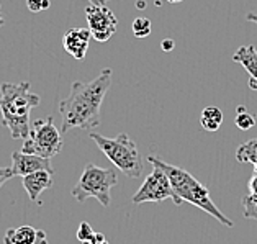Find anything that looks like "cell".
<instances>
[{"instance_id":"603a6c76","label":"cell","mask_w":257,"mask_h":244,"mask_svg":"<svg viewBox=\"0 0 257 244\" xmlns=\"http://www.w3.org/2000/svg\"><path fill=\"white\" fill-rule=\"evenodd\" d=\"M82 244H108V241L105 239V236L95 233V236H93V239H92V241H85V242H82Z\"/></svg>"},{"instance_id":"44dd1931","label":"cell","mask_w":257,"mask_h":244,"mask_svg":"<svg viewBox=\"0 0 257 244\" xmlns=\"http://www.w3.org/2000/svg\"><path fill=\"white\" fill-rule=\"evenodd\" d=\"M27 7L33 14H38V12L43 10V0H27Z\"/></svg>"},{"instance_id":"7c38bea8","label":"cell","mask_w":257,"mask_h":244,"mask_svg":"<svg viewBox=\"0 0 257 244\" xmlns=\"http://www.w3.org/2000/svg\"><path fill=\"white\" fill-rule=\"evenodd\" d=\"M53 174L51 171H38L33 174H28V176L22 177V184L27 190L28 197L31 202H38L40 195L46 189H51L54 180H53Z\"/></svg>"},{"instance_id":"7a4b0ae2","label":"cell","mask_w":257,"mask_h":244,"mask_svg":"<svg viewBox=\"0 0 257 244\" xmlns=\"http://www.w3.org/2000/svg\"><path fill=\"white\" fill-rule=\"evenodd\" d=\"M40 95L30 90V82L0 85L2 125L9 128L12 140H27L30 135V111L38 107Z\"/></svg>"},{"instance_id":"277c9868","label":"cell","mask_w":257,"mask_h":244,"mask_svg":"<svg viewBox=\"0 0 257 244\" xmlns=\"http://www.w3.org/2000/svg\"><path fill=\"white\" fill-rule=\"evenodd\" d=\"M92 141L100 148L106 158H108L113 166L118 167L124 176L130 179H138L143 174V159L138 151L136 143L131 140L126 133H121L115 138H106L98 133H90Z\"/></svg>"},{"instance_id":"f546056e","label":"cell","mask_w":257,"mask_h":244,"mask_svg":"<svg viewBox=\"0 0 257 244\" xmlns=\"http://www.w3.org/2000/svg\"><path fill=\"white\" fill-rule=\"evenodd\" d=\"M254 172L257 174V162H255V164H254Z\"/></svg>"},{"instance_id":"4316f807","label":"cell","mask_w":257,"mask_h":244,"mask_svg":"<svg viewBox=\"0 0 257 244\" xmlns=\"http://www.w3.org/2000/svg\"><path fill=\"white\" fill-rule=\"evenodd\" d=\"M49 7V0H43V10H46Z\"/></svg>"},{"instance_id":"6da1fadb","label":"cell","mask_w":257,"mask_h":244,"mask_svg":"<svg viewBox=\"0 0 257 244\" xmlns=\"http://www.w3.org/2000/svg\"><path fill=\"white\" fill-rule=\"evenodd\" d=\"M111 87V69H103L90 82H74L71 93L59 103L61 133L98 127L100 108Z\"/></svg>"},{"instance_id":"9a60e30c","label":"cell","mask_w":257,"mask_h":244,"mask_svg":"<svg viewBox=\"0 0 257 244\" xmlns=\"http://www.w3.org/2000/svg\"><path fill=\"white\" fill-rule=\"evenodd\" d=\"M236 159L242 164H255L257 162V138L249 140L236 149Z\"/></svg>"},{"instance_id":"5b68a950","label":"cell","mask_w":257,"mask_h":244,"mask_svg":"<svg viewBox=\"0 0 257 244\" xmlns=\"http://www.w3.org/2000/svg\"><path fill=\"white\" fill-rule=\"evenodd\" d=\"M116 182L115 169H103L95 164H87L76 187L71 190V195L77 202H85L87 198L93 197L98 200L103 208H106L111 202L110 190L111 187L116 185Z\"/></svg>"},{"instance_id":"30bf717a","label":"cell","mask_w":257,"mask_h":244,"mask_svg":"<svg viewBox=\"0 0 257 244\" xmlns=\"http://www.w3.org/2000/svg\"><path fill=\"white\" fill-rule=\"evenodd\" d=\"M92 40V31L89 28H71L62 36V46L74 59H84Z\"/></svg>"},{"instance_id":"d6986e66","label":"cell","mask_w":257,"mask_h":244,"mask_svg":"<svg viewBox=\"0 0 257 244\" xmlns=\"http://www.w3.org/2000/svg\"><path fill=\"white\" fill-rule=\"evenodd\" d=\"M93 236H95V231L92 229V226L87 221H82L79 224L77 228V239L80 242H85V241H92Z\"/></svg>"},{"instance_id":"8992f818","label":"cell","mask_w":257,"mask_h":244,"mask_svg":"<svg viewBox=\"0 0 257 244\" xmlns=\"http://www.w3.org/2000/svg\"><path fill=\"white\" fill-rule=\"evenodd\" d=\"M62 133L54 127L53 116H48L45 120H35L31 123L30 135L27 140H23L22 153L36 154L41 158L51 159L61 151L62 148Z\"/></svg>"},{"instance_id":"3957f363","label":"cell","mask_w":257,"mask_h":244,"mask_svg":"<svg viewBox=\"0 0 257 244\" xmlns=\"http://www.w3.org/2000/svg\"><path fill=\"white\" fill-rule=\"evenodd\" d=\"M148 161L151 162L153 166L159 167L166 172V176L169 177V180H171V185H172L175 197L179 198L180 203L189 202L192 205H195L197 208L206 211V213L211 215L215 220L224 224V226H228V228L233 226L234 223L231 221L226 215H223L218 206L213 203L208 189H206L203 184H200L192 174H189L187 171H184V169H180L177 166L169 164V162L159 159L158 156H154V154L148 156Z\"/></svg>"},{"instance_id":"e0dca14e","label":"cell","mask_w":257,"mask_h":244,"mask_svg":"<svg viewBox=\"0 0 257 244\" xmlns=\"http://www.w3.org/2000/svg\"><path fill=\"white\" fill-rule=\"evenodd\" d=\"M133 35L136 38H146L151 33V20L146 17H138L133 22Z\"/></svg>"},{"instance_id":"ac0fdd59","label":"cell","mask_w":257,"mask_h":244,"mask_svg":"<svg viewBox=\"0 0 257 244\" xmlns=\"http://www.w3.org/2000/svg\"><path fill=\"white\" fill-rule=\"evenodd\" d=\"M242 213L246 218H252L257 220V195L247 193L246 197H242Z\"/></svg>"},{"instance_id":"2e32d148","label":"cell","mask_w":257,"mask_h":244,"mask_svg":"<svg viewBox=\"0 0 257 244\" xmlns=\"http://www.w3.org/2000/svg\"><path fill=\"white\" fill-rule=\"evenodd\" d=\"M237 113H236V118H234V123L236 127L242 130V131H247L250 128L255 127V118L249 113V111L246 110V107H237Z\"/></svg>"},{"instance_id":"8fae6325","label":"cell","mask_w":257,"mask_h":244,"mask_svg":"<svg viewBox=\"0 0 257 244\" xmlns=\"http://www.w3.org/2000/svg\"><path fill=\"white\" fill-rule=\"evenodd\" d=\"M4 244H48V236L43 229L18 226L7 229L4 236Z\"/></svg>"},{"instance_id":"52a82bcc","label":"cell","mask_w":257,"mask_h":244,"mask_svg":"<svg viewBox=\"0 0 257 244\" xmlns=\"http://www.w3.org/2000/svg\"><path fill=\"white\" fill-rule=\"evenodd\" d=\"M153 172L144 179V182L138 189V192L133 195V203L141 205L146 202H162L166 198H172L175 205H180L179 198L175 197L172 190L171 180L166 176V172L162 169L153 166Z\"/></svg>"},{"instance_id":"ffe728a7","label":"cell","mask_w":257,"mask_h":244,"mask_svg":"<svg viewBox=\"0 0 257 244\" xmlns=\"http://www.w3.org/2000/svg\"><path fill=\"white\" fill-rule=\"evenodd\" d=\"M10 177H14L12 169L10 167H0V189H2V185L7 182Z\"/></svg>"},{"instance_id":"4fadbf2b","label":"cell","mask_w":257,"mask_h":244,"mask_svg":"<svg viewBox=\"0 0 257 244\" xmlns=\"http://www.w3.org/2000/svg\"><path fill=\"white\" fill-rule=\"evenodd\" d=\"M233 61L246 69L250 77L257 79V48L254 45L237 48L233 54Z\"/></svg>"},{"instance_id":"484cf974","label":"cell","mask_w":257,"mask_h":244,"mask_svg":"<svg viewBox=\"0 0 257 244\" xmlns=\"http://www.w3.org/2000/svg\"><path fill=\"white\" fill-rule=\"evenodd\" d=\"M87 2H90V5H105L108 0H87Z\"/></svg>"},{"instance_id":"ba28073f","label":"cell","mask_w":257,"mask_h":244,"mask_svg":"<svg viewBox=\"0 0 257 244\" xmlns=\"http://www.w3.org/2000/svg\"><path fill=\"white\" fill-rule=\"evenodd\" d=\"M89 30L92 31V38L98 43L108 41L118 30V20L115 14L106 5H90L85 10Z\"/></svg>"},{"instance_id":"83f0119b","label":"cell","mask_w":257,"mask_h":244,"mask_svg":"<svg viewBox=\"0 0 257 244\" xmlns=\"http://www.w3.org/2000/svg\"><path fill=\"white\" fill-rule=\"evenodd\" d=\"M4 25H5V20H4V17H2V15H0V28H2V27H4Z\"/></svg>"},{"instance_id":"7402d4cb","label":"cell","mask_w":257,"mask_h":244,"mask_svg":"<svg viewBox=\"0 0 257 244\" xmlns=\"http://www.w3.org/2000/svg\"><path fill=\"white\" fill-rule=\"evenodd\" d=\"M247 187H249V193H252V195H257V174L255 172L252 174V177H250Z\"/></svg>"},{"instance_id":"d4e9b609","label":"cell","mask_w":257,"mask_h":244,"mask_svg":"<svg viewBox=\"0 0 257 244\" xmlns=\"http://www.w3.org/2000/svg\"><path fill=\"white\" fill-rule=\"evenodd\" d=\"M249 89L257 90V79H254V77H250V79H249Z\"/></svg>"},{"instance_id":"f1b7e54d","label":"cell","mask_w":257,"mask_h":244,"mask_svg":"<svg viewBox=\"0 0 257 244\" xmlns=\"http://www.w3.org/2000/svg\"><path fill=\"white\" fill-rule=\"evenodd\" d=\"M167 2H171V4H177V2H182V0H167Z\"/></svg>"},{"instance_id":"cb8c5ba5","label":"cell","mask_w":257,"mask_h":244,"mask_svg":"<svg viewBox=\"0 0 257 244\" xmlns=\"http://www.w3.org/2000/svg\"><path fill=\"white\" fill-rule=\"evenodd\" d=\"M174 46H175V43H174L172 40H164V41L161 43V48H162V51H166V53L172 51V49H174Z\"/></svg>"},{"instance_id":"9c48e42d","label":"cell","mask_w":257,"mask_h":244,"mask_svg":"<svg viewBox=\"0 0 257 244\" xmlns=\"http://www.w3.org/2000/svg\"><path fill=\"white\" fill-rule=\"evenodd\" d=\"M12 172L14 176H20L25 177L28 174L38 172V171H53L51 167V161L46 158H41V156L36 154H25L22 151H14L12 153Z\"/></svg>"},{"instance_id":"5bb4252c","label":"cell","mask_w":257,"mask_h":244,"mask_svg":"<svg viewBox=\"0 0 257 244\" xmlns=\"http://www.w3.org/2000/svg\"><path fill=\"white\" fill-rule=\"evenodd\" d=\"M203 130L206 131H218L223 123V111L218 107H206L202 111V118H200Z\"/></svg>"}]
</instances>
